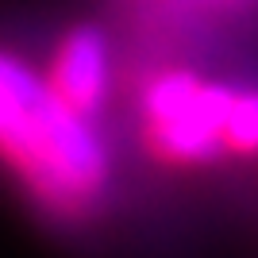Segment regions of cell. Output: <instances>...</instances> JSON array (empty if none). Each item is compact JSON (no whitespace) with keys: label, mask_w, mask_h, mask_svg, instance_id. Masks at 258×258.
Here are the masks:
<instances>
[{"label":"cell","mask_w":258,"mask_h":258,"mask_svg":"<svg viewBox=\"0 0 258 258\" xmlns=\"http://www.w3.org/2000/svg\"><path fill=\"white\" fill-rule=\"evenodd\" d=\"M231 81H216L189 66H154L131 93L139 147L162 166L205 170L224 162V119Z\"/></svg>","instance_id":"obj_2"},{"label":"cell","mask_w":258,"mask_h":258,"mask_svg":"<svg viewBox=\"0 0 258 258\" xmlns=\"http://www.w3.org/2000/svg\"><path fill=\"white\" fill-rule=\"evenodd\" d=\"M181 4H193V8H205V12H247V8H258V0H181Z\"/></svg>","instance_id":"obj_5"},{"label":"cell","mask_w":258,"mask_h":258,"mask_svg":"<svg viewBox=\"0 0 258 258\" xmlns=\"http://www.w3.org/2000/svg\"><path fill=\"white\" fill-rule=\"evenodd\" d=\"M46 85L81 112L85 119L104 116L112 85H116V66H112V39L100 23H74L54 39L43 66Z\"/></svg>","instance_id":"obj_3"},{"label":"cell","mask_w":258,"mask_h":258,"mask_svg":"<svg viewBox=\"0 0 258 258\" xmlns=\"http://www.w3.org/2000/svg\"><path fill=\"white\" fill-rule=\"evenodd\" d=\"M227 158H258V85H235L224 119Z\"/></svg>","instance_id":"obj_4"},{"label":"cell","mask_w":258,"mask_h":258,"mask_svg":"<svg viewBox=\"0 0 258 258\" xmlns=\"http://www.w3.org/2000/svg\"><path fill=\"white\" fill-rule=\"evenodd\" d=\"M0 170L54 224H81L104 208L112 151L97 119L66 104L43 70L0 50Z\"/></svg>","instance_id":"obj_1"}]
</instances>
